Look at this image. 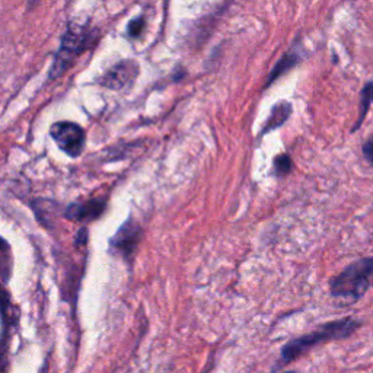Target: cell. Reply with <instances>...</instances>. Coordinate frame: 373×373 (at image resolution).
Wrapping results in <instances>:
<instances>
[{"label": "cell", "instance_id": "cell-7", "mask_svg": "<svg viewBox=\"0 0 373 373\" xmlns=\"http://www.w3.org/2000/svg\"><path fill=\"white\" fill-rule=\"evenodd\" d=\"M107 201L104 198H91L86 201H76L66 209L64 218L73 222H92L104 213Z\"/></svg>", "mask_w": 373, "mask_h": 373}, {"label": "cell", "instance_id": "cell-10", "mask_svg": "<svg viewBox=\"0 0 373 373\" xmlns=\"http://www.w3.org/2000/svg\"><path fill=\"white\" fill-rule=\"evenodd\" d=\"M300 58H302V56L296 51V48H290V50L280 58V61L276 64L275 71H273V73H271V76H270V79L267 81V83H271L276 78H279V76L283 75L285 72L290 71L292 67H295V66L300 61Z\"/></svg>", "mask_w": 373, "mask_h": 373}, {"label": "cell", "instance_id": "cell-2", "mask_svg": "<svg viewBox=\"0 0 373 373\" xmlns=\"http://www.w3.org/2000/svg\"><path fill=\"white\" fill-rule=\"evenodd\" d=\"M373 276V257H363L349 264L329 282V292L337 299L359 300L367 292Z\"/></svg>", "mask_w": 373, "mask_h": 373}, {"label": "cell", "instance_id": "cell-16", "mask_svg": "<svg viewBox=\"0 0 373 373\" xmlns=\"http://www.w3.org/2000/svg\"><path fill=\"white\" fill-rule=\"evenodd\" d=\"M285 373H295V372H285Z\"/></svg>", "mask_w": 373, "mask_h": 373}, {"label": "cell", "instance_id": "cell-12", "mask_svg": "<svg viewBox=\"0 0 373 373\" xmlns=\"http://www.w3.org/2000/svg\"><path fill=\"white\" fill-rule=\"evenodd\" d=\"M146 26V21L143 16H138L128 24V36L130 37H139Z\"/></svg>", "mask_w": 373, "mask_h": 373}, {"label": "cell", "instance_id": "cell-15", "mask_svg": "<svg viewBox=\"0 0 373 373\" xmlns=\"http://www.w3.org/2000/svg\"><path fill=\"white\" fill-rule=\"evenodd\" d=\"M86 236H88V230H86V228H82V229L78 232L76 244H78V245H83V244L86 242Z\"/></svg>", "mask_w": 373, "mask_h": 373}, {"label": "cell", "instance_id": "cell-9", "mask_svg": "<svg viewBox=\"0 0 373 373\" xmlns=\"http://www.w3.org/2000/svg\"><path fill=\"white\" fill-rule=\"evenodd\" d=\"M372 104H373V81L366 82L364 86H363V89H362V92H360L359 118H357V121L354 123V126H353V128H352V133L357 131V130L362 127L363 121H364L366 117H367V113H369Z\"/></svg>", "mask_w": 373, "mask_h": 373}, {"label": "cell", "instance_id": "cell-5", "mask_svg": "<svg viewBox=\"0 0 373 373\" xmlns=\"http://www.w3.org/2000/svg\"><path fill=\"white\" fill-rule=\"evenodd\" d=\"M142 236V228L133 218H128L117 230L110 241V248L114 254L128 260L138 248Z\"/></svg>", "mask_w": 373, "mask_h": 373}, {"label": "cell", "instance_id": "cell-14", "mask_svg": "<svg viewBox=\"0 0 373 373\" xmlns=\"http://www.w3.org/2000/svg\"><path fill=\"white\" fill-rule=\"evenodd\" d=\"M9 247H8V242L4 241V245H2V270H4V280L6 282L8 280V276H9V265H8V261H9Z\"/></svg>", "mask_w": 373, "mask_h": 373}, {"label": "cell", "instance_id": "cell-4", "mask_svg": "<svg viewBox=\"0 0 373 373\" xmlns=\"http://www.w3.org/2000/svg\"><path fill=\"white\" fill-rule=\"evenodd\" d=\"M51 138L57 146L72 158H78L85 149V130L73 121H57L50 128Z\"/></svg>", "mask_w": 373, "mask_h": 373}, {"label": "cell", "instance_id": "cell-11", "mask_svg": "<svg viewBox=\"0 0 373 373\" xmlns=\"http://www.w3.org/2000/svg\"><path fill=\"white\" fill-rule=\"evenodd\" d=\"M292 171V159L287 153L279 155L275 159V174L279 177H285Z\"/></svg>", "mask_w": 373, "mask_h": 373}, {"label": "cell", "instance_id": "cell-3", "mask_svg": "<svg viewBox=\"0 0 373 373\" xmlns=\"http://www.w3.org/2000/svg\"><path fill=\"white\" fill-rule=\"evenodd\" d=\"M93 41V29L86 24L69 22L61 37L60 48L54 57L50 71V79L58 78L72 61L81 56Z\"/></svg>", "mask_w": 373, "mask_h": 373}, {"label": "cell", "instance_id": "cell-13", "mask_svg": "<svg viewBox=\"0 0 373 373\" xmlns=\"http://www.w3.org/2000/svg\"><path fill=\"white\" fill-rule=\"evenodd\" d=\"M362 153H363V158H364L370 165H373V133L363 142V145H362Z\"/></svg>", "mask_w": 373, "mask_h": 373}, {"label": "cell", "instance_id": "cell-1", "mask_svg": "<svg viewBox=\"0 0 373 373\" xmlns=\"http://www.w3.org/2000/svg\"><path fill=\"white\" fill-rule=\"evenodd\" d=\"M360 327L362 322L350 317L327 322L310 334H305L302 337L295 338V340H290L282 350V359L285 363L293 362L318 344L349 338Z\"/></svg>", "mask_w": 373, "mask_h": 373}, {"label": "cell", "instance_id": "cell-6", "mask_svg": "<svg viewBox=\"0 0 373 373\" xmlns=\"http://www.w3.org/2000/svg\"><path fill=\"white\" fill-rule=\"evenodd\" d=\"M139 75V64L134 60H121L99 78V83L114 91L128 86Z\"/></svg>", "mask_w": 373, "mask_h": 373}, {"label": "cell", "instance_id": "cell-8", "mask_svg": "<svg viewBox=\"0 0 373 373\" xmlns=\"http://www.w3.org/2000/svg\"><path fill=\"white\" fill-rule=\"evenodd\" d=\"M292 111H293V107L290 103H287V101H280V103L275 104V107L270 111V116H268L265 124L262 126L261 133L264 134V133H268L271 130L283 126L289 120Z\"/></svg>", "mask_w": 373, "mask_h": 373}]
</instances>
